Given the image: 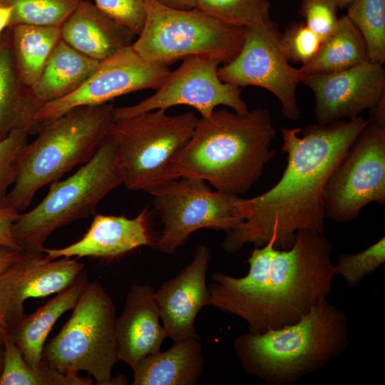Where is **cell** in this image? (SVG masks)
<instances>
[{
	"label": "cell",
	"mask_w": 385,
	"mask_h": 385,
	"mask_svg": "<svg viewBox=\"0 0 385 385\" xmlns=\"http://www.w3.org/2000/svg\"><path fill=\"white\" fill-rule=\"evenodd\" d=\"M368 124L363 116L327 125L282 128L286 168L278 182L262 194L235 204L242 222L227 232L222 249L235 253L248 243L273 240L287 250L301 230L324 232V191L332 172Z\"/></svg>",
	"instance_id": "1"
},
{
	"label": "cell",
	"mask_w": 385,
	"mask_h": 385,
	"mask_svg": "<svg viewBox=\"0 0 385 385\" xmlns=\"http://www.w3.org/2000/svg\"><path fill=\"white\" fill-rule=\"evenodd\" d=\"M332 252L324 232L299 231L287 250L271 240L251 252L245 276L212 273L210 305L245 320L252 333L294 324L331 292Z\"/></svg>",
	"instance_id": "2"
},
{
	"label": "cell",
	"mask_w": 385,
	"mask_h": 385,
	"mask_svg": "<svg viewBox=\"0 0 385 385\" xmlns=\"http://www.w3.org/2000/svg\"><path fill=\"white\" fill-rule=\"evenodd\" d=\"M275 135L267 109L215 110L198 119L174 168L179 178H200L217 191L238 196L253 186L275 156L271 148Z\"/></svg>",
	"instance_id": "3"
},
{
	"label": "cell",
	"mask_w": 385,
	"mask_h": 385,
	"mask_svg": "<svg viewBox=\"0 0 385 385\" xmlns=\"http://www.w3.org/2000/svg\"><path fill=\"white\" fill-rule=\"evenodd\" d=\"M348 344L347 315L327 299L294 324L238 336L234 347L246 372L286 385L322 368Z\"/></svg>",
	"instance_id": "4"
},
{
	"label": "cell",
	"mask_w": 385,
	"mask_h": 385,
	"mask_svg": "<svg viewBox=\"0 0 385 385\" xmlns=\"http://www.w3.org/2000/svg\"><path fill=\"white\" fill-rule=\"evenodd\" d=\"M114 109L111 101L79 107L43 124L26 150L5 205L24 212L39 189L90 160L110 133Z\"/></svg>",
	"instance_id": "5"
},
{
	"label": "cell",
	"mask_w": 385,
	"mask_h": 385,
	"mask_svg": "<svg viewBox=\"0 0 385 385\" xmlns=\"http://www.w3.org/2000/svg\"><path fill=\"white\" fill-rule=\"evenodd\" d=\"M122 183L115 145L108 134L90 160L67 179L51 183L37 206L19 214L12 228L16 242L24 252L42 256L53 231L94 213L103 197Z\"/></svg>",
	"instance_id": "6"
},
{
	"label": "cell",
	"mask_w": 385,
	"mask_h": 385,
	"mask_svg": "<svg viewBox=\"0 0 385 385\" xmlns=\"http://www.w3.org/2000/svg\"><path fill=\"white\" fill-rule=\"evenodd\" d=\"M198 119L192 112L170 115L154 110L115 120L109 135L125 187L149 192L180 178L174 160L192 136Z\"/></svg>",
	"instance_id": "7"
},
{
	"label": "cell",
	"mask_w": 385,
	"mask_h": 385,
	"mask_svg": "<svg viewBox=\"0 0 385 385\" xmlns=\"http://www.w3.org/2000/svg\"><path fill=\"white\" fill-rule=\"evenodd\" d=\"M115 319L110 295L100 283L88 282L68 320L45 343L41 362L66 374L85 371L98 385L127 384L111 376L118 361Z\"/></svg>",
	"instance_id": "8"
},
{
	"label": "cell",
	"mask_w": 385,
	"mask_h": 385,
	"mask_svg": "<svg viewBox=\"0 0 385 385\" xmlns=\"http://www.w3.org/2000/svg\"><path fill=\"white\" fill-rule=\"evenodd\" d=\"M145 18L138 38L131 44L145 60L169 65L192 56L222 63L240 52L246 28L225 23L197 9H174L145 0Z\"/></svg>",
	"instance_id": "9"
},
{
	"label": "cell",
	"mask_w": 385,
	"mask_h": 385,
	"mask_svg": "<svg viewBox=\"0 0 385 385\" xmlns=\"http://www.w3.org/2000/svg\"><path fill=\"white\" fill-rule=\"evenodd\" d=\"M148 193L163 224L155 246L165 254L174 253L197 230L228 232L242 222L235 212L240 197L212 191L200 178L180 177Z\"/></svg>",
	"instance_id": "10"
},
{
	"label": "cell",
	"mask_w": 385,
	"mask_h": 385,
	"mask_svg": "<svg viewBox=\"0 0 385 385\" xmlns=\"http://www.w3.org/2000/svg\"><path fill=\"white\" fill-rule=\"evenodd\" d=\"M371 202H385V127L368 120L327 181L326 217L349 222Z\"/></svg>",
	"instance_id": "11"
},
{
	"label": "cell",
	"mask_w": 385,
	"mask_h": 385,
	"mask_svg": "<svg viewBox=\"0 0 385 385\" xmlns=\"http://www.w3.org/2000/svg\"><path fill=\"white\" fill-rule=\"evenodd\" d=\"M279 34L277 24L271 19L262 26L246 28L240 52L219 68L217 74L222 82L239 88L255 86L270 91L280 102L283 115L297 120L301 114L297 88L305 75L285 58Z\"/></svg>",
	"instance_id": "12"
},
{
	"label": "cell",
	"mask_w": 385,
	"mask_h": 385,
	"mask_svg": "<svg viewBox=\"0 0 385 385\" xmlns=\"http://www.w3.org/2000/svg\"><path fill=\"white\" fill-rule=\"evenodd\" d=\"M170 72L168 65L148 61L131 45L125 46L101 61L95 72L73 93L40 103L34 116L36 133L43 124L74 108L104 104L140 90H157Z\"/></svg>",
	"instance_id": "13"
},
{
	"label": "cell",
	"mask_w": 385,
	"mask_h": 385,
	"mask_svg": "<svg viewBox=\"0 0 385 385\" xmlns=\"http://www.w3.org/2000/svg\"><path fill=\"white\" fill-rule=\"evenodd\" d=\"M221 63L217 59L202 56L183 58L154 94L133 106L115 107V120L183 105L196 109L201 117L210 115L218 106L230 107L237 113L246 112L248 108L242 98L241 89L220 79L217 70Z\"/></svg>",
	"instance_id": "14"
},
{
	"label": "cell",
	"mask_w": 385,
	"mask_h": 385,
	"mask_svg": "<svg viewBox=\"0 0 385 385\" xmlns=\"http://www.w3.org/2000/svg\"><path fill=\"white\" fill-rule=\"evenodd\" d=\"M302 83L314 93L319 125L354 119L385 96L383 65L369 60L338 72L307 75Z\"/></svg>",
	"instance_id": "15"
},
{
	"label": "cell",
	"mask_w": 385,
	"mask_h": 385,
	"mask_svg": "<svg viewBox=\"0 0 385 385\" xmlns=\"http://www.w3.org/2000/svg\"><path fill=\"white\" fill-rule=\"evenodd\" d=\"M83 270L84 265L76 259L51 260L24 252L0 274V309L10 331L26 315L24 302L26 299L61 292L72 285Z\"/></svg>",
	"instance_id": "16"
},
{
	"label": "cell",
	"mask_w": 385,
	"mask_h": 385,
	"mask_svg": "<svg viewBox=\"0 0 385 385\" xmlns=\"http://www.w3.org/2000/svg\"><path fill=\"white\" fill-rule=\"evenodd\" d=\"M210 257L208 247L198 246L191 262L155 291L162 324L173 342L200 339L195 321L199 312L210 305L206 283Z\"/></svg>",
	"instance_id": "17"
},
{
	"label": "cell",
	"mask_w": 385,
	"mask_h": 385,
	"mask_svg": "<svg viewBox=\"0 0 385 385\" xmlns=\"http://www.w3.org/2000/svg\"><path fill=\"white\" fill-rule=\"evenodd\" d=\"M150 221L148 207L131 219L125 215L97 214L78 241L60 249L44 247L43 253L51 260L89 257L111 261L140 247L155 245Z\"/></svg>",
	"instance_id": "18"
},
{
	"label": "cell",
	"mask_w": 385,
	"mask_h": 385,
	"mask_svg": "<svg viewBox=\"0 0 385 385\" xmlns=\"http://www.w3.org/2000/svg\"><path fill=\"white\" fill-rule=\"evenodd\" d=\"M160 321L153 288L147 284H133L123 312L115 319L118 361L133 369L145 356L160 351L168 337Z\"/></svg>",
	"instance_id": "19"
},
{
	"label": "cell",
	"mask_w": 385,
	"mask_h": 385,
	"mask_svg": "<svg viewBox=\"0 0 385 385\" xmlns=\"http://www.w3.org/2000/svg\"><path fill=\"white\" fill-rule=\"evenodd\" d=\"M135 36L88 0H81L60 27V38L98 61L132 43Z\"/></svg>",
	"instance_id": "20"
},
{
	"label": "cell",
	"mask_w": 385,
	"mask_h": 385,
	"mask_svg": "<svg viewBox=\"0 0 385 385\" xmlns=\"http://www.w3.org/2000/svg\"><path fill=\"white\" fill-rule=\"evenodd\" d=\"M200 339L173 342L165 351L142 359L132 369L133 385H194L204 369Z\"/></svg>",
	"instance_id": "21"
},
{
	"label": "cell",
	"mask_w": 385,
	"mask_h": 385,
	"mask_svg": "<svg viewBox=\"0 0 385 385\" xmlns=\"http://www.w3.org/2000/svg\"><path fill=\"white\" fill-rule=\"evenodd\" d=\"M89 281L86 272L80 274L75 282L58 293L34 312L25 315L9 335L22 352L31 368L41 366V356L46 339L58 318L76 304Z\"/></svg>",
	"instance_id": "22"
},
{
	"label": "cell",
	"mask_w": 385,
	"mask_h": 385,
	"mask_svg": "<svg viewBox=\"0 0 385 385\" xmlns=\"http://www.w3.org/2000/svg\"><path fill=\"white\" fill-rule=\"evenodd\" d=\"M100 62L82 54L60 38L39 78L28 88L29 94L38 103L63 98L78 89L95 72Z\"/></svg>",
	"instance_id": "23"
},
{
	"label": "cell",
	"mask_w": 385,
	"mask_h": 385,
	"mask_svg": "<svg viewBox=\"0 0 385 385\" xmlns=\"http://www.w3.org/2000/svg\"><path fill=\"white\" fill-rule=\"evenodd\" d=\"M39 104L18 74L9 27L0 38V140L15 129L36 133L34 116Z\"/></svg>",
	"instance_id": "24"
},
{
	"label": "cell",
	"mask_w": 385,
	"mask_h": 385,
	"mask_svg": "<svg viewBox=\"0 0 385 385\" xmlns=\"http://www.w3.org/2000/svg\"><path fill=\"white\" fill-rule=\"evenodd\" d=\"M368 60L366 46L361 33L344 15L339 19L334 32L322 42L314 58L300 68L305 76L331 73Z\"/></svg>",
	"instance_id": "25"
},
{
	"label": "cell",
	"mask_w": 385,
	"mask_h": 385,
	"mask_svg": "<svg viewBox=\"0 0 385 385\" xmlns=\"http://www.w3.org/2000/svg\"><path fill=\"white\" fill-rule=\"evenodd\" d=\"M11 29V48L22 83L31 88L39 78L55 45L60 27L19 24Z\"/></svg>",
	"instance_id": "26"
},
{
	"label": "cell",
	"mask_w": 385,
	"mask_h": 385,
	"mask_svg": "<svg viewBox=\"0 0 385 385\" xmlns=\"http://www.w3.org/2000/svg\"><path fill=\"white\" fill-rule=\"evenodd\" d=\"M4 359L0 385H91L90 377L79 374H66L41 362L38 369L25 361L19 346L10 335L4 344Z\"/></svg>",
	"instance_id": "27"
},
{
	"label": "cell",
	"mask_w": 385,
	"mask_h": 385,
	"mask_svg": "<svg viewBox=\"0 0 385 385\" xmlns=\"http://www.w3.org/2000/svg\"><path fill=\"white\" fill-rule=\"evenodd\" d=\"M346 16L361 33L369 60L385 62V0H353Z\"/></svg>",
	"instance_id": "28"
},
{
	"label": "cell",
	"mask_w": 385,
	"mask_h": 385,
	"mask_svg": "<svg viewBox=\"0 0 385 385\" xmlns=\"http://www.w3.org/2000/svg\"><path fill=\"white\" fill-rule=\"evenodd\" d=\"M81 0H0L11 6L9 27L19 24L61 27Z\"/></svg>",
	"instance_id": "29"
},
{
	"label": "cell",
	"mask_w": 385,
	"mask_h": 385,
	"mask_svg": "<svg viewBox=\"0 0 385 385\" xmlns=\"http://www.w3.org/2000/svg\"><path fill=\"white\" fill-rule=\"evenodd\" d=\"M195 9L240 27L255 28L271 19L268 0H195Z\"/></svg>",
	"instance_id": "30"
},
{
	"label": "cell",
	"mask_w": 385,
	"mask_h": 385,
	"mask_svg": "<svg viewBox=\"0 0 385 385\" xmlns=\"http://www.w3.org/2000/svg\"><path fill=\"white\" fill-rule=\"evenodd\" d=\"M385 262V237L383 236L365 250L356 254H341L334 265L335 274L348 286H359L363 279Z\"/></svg>",
	"instance_id": "31"
},
{
	"label": "cell",
	"mask_w": 385,
	"mask_h": 385,
	"mask_svg": "<svg viewBox=\"0 0 385 385\" xmlns=\"http://www.w3.org/2000/svg\"><path fill=\"white\" fill-rule=\"evenodd\" d=\"M28 133L15 129L0 140V207L5 200L10 186L18 175L21 161L29 145Z\"/></svg>",
	"instance_id": "32"
},
{
	"label": "cell",
	"mask_w": 385,
	"mask_h": 385,
	"mask_svg": "<svg viewBox=\"0 0 385 385\" xmlns=\"http://www.w3.org/2000/svg\"><path fill=\"white\" fill-rule=\"evenodd\" d=\"M321 43L320 38L304 22H292L279 34L281 48L289 62L307 63Z\"/></svg>",
	"instance_id": "33"
},
{
	"label": "cell",
	"mask_w": 385,
	"mask_h": 385,
	"mask_svg": "<svg viewBox=\"0 0 385 385\" xmlns=\"http://www.w3.org/2000/svg\"><path fill=\"white\" fill-rule=\"evenodd\" d=\"M299 13L306 25L314 31L322 42L336 30L339 19V9L334 0H299Z\"/></svg>",
	"instance_id": "34"
},
{
	"label": "cell",
	"mask_w": 385,
	"mask_h": 385,
	"mask_svg": "<svg viewBox=\"0 0 385 385\" xmlns=\"http://www.w3.org/2000/svg\"><path fill=\"white\" fill-rule=\"evenodd\" d=\"M145 0H95V4L106 14L139 35L145 18Z\"/></svg>",
	"instance_id": "35"
},
{
	"label": "cell",
	"mask_w": 385,
	"mask_h": 385,
	"mask_svg": "<svg viewBox=\"0 0 385 385\" xmlns=\"http://www.w3.org/2000/svg\"><path fill=\"white\" fill-rule=\"evenodd\" d=\"M19 214L7 206L0 207V246L23 252L12 232L13 225Z\"/></svg>",
	"instance_id": "36"
},
{
	"label": "cell",
	"mask_w": 385,
	"mask_h": 385,
	"mask_svg": "<svg viewBox=\"0 0 385 385\" xmlns=\"http://www.w3.org/2000/svg\"><path fill=\"white\" fill-rule=\"evenodd\" d=\"M24 252L0 246V274L19 260Z\"/></svg>",
	"instance_id": "37"
},
{
	"label": "cell",
	"mask_w": 385,
	"mask_h": 385,
	"mask_svg": "<svg viewBox=\"0 0 385 385\" xmlns=\"http://www.w3.org/2000/svg\"><path fill=\"white\" fill-rule=\"evenodd\" d=\"M369 122L381 127H385V96L376 105L370 109Z\"/></svg>",
	"instance_id": "38"
},
{
	"label": "cell",
	"mask_w": 385,
	"mask_h": 385,
	"mask_svg": "<svg viewBox=\"0 0 385 385\" xmlns=\"http://www.w3.org/2000/svg\"><path fill=\"white\" fill-rule=\"evenodd\" d=\"M159 4L167 7L179 9L190 10L195 9V0H155Z\"/></svg>",
	"instance_id": "39"
},
{
	"label": "cell",
	"mask_w": 385,
	"mask_h": 385,
	"mask_svg": "<svg viewBox=\"0 0 385 385\" xmlns=\"http://www.w3.org/2000/svg\"><path fill=\"white\" fill-rule=\"evenodd\" d=\"M13 14V7L0 4V38L3 33L11 24Z\"/></svg>",
	"instance_id": "40"
},
{
	"label": "cell",
	"mask_w": 385,
	"mask_h": 385,
	"mask_svg": "<svg viewBox=\"0 0 385 385\" xmlns=\"http://www.w3.org/2000/svg\"><path fill=\"white\" fill-rule=\"evenodd\" d=\"M9 333V325L6 319L4 314L0 309V345H4V342Z\"/></svg>",
	"instance_id": "41"
},
{
	"label": "cell",
	"mask_w": 385,
	"mask_h": 385,
	"mask_svg": "<svg viewBox=\"0 0 385 385\" xmlns=\"http://www.w3.org/2000/svg\"><path fill=\"white\" fill-rule=\"evenodd\" d=\"M353 0H334L339 9L347 8Z\"/></svg>",
	"instance_id": "42"
},
{
	"label": "cell",
	"mask_w": 385,
	"mask_h": 385,
	"mask_svg": "<svg viewBox=\"0 0 385 385\" xmlns=\"http://www.w3.org/2000/svg\"><path fill=\"white\" fill-rule=\"evenodd\" d=\"M4 359V346L0 345V378L3 371Z\"/></svg>",
	"instance_id": "43"
}]
</instances>
